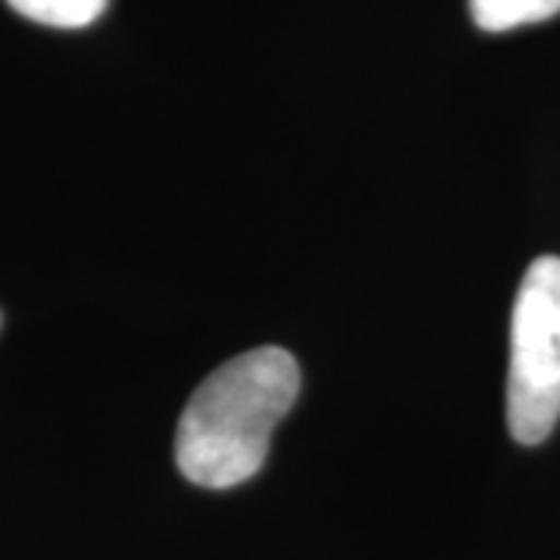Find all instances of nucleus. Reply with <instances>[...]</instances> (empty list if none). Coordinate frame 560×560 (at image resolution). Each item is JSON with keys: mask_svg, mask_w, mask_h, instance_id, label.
I'll return each instance as SVG.
<instances>
[{"mask_svg": "<svg viewBox=\"0 0 560 560\" xmlns=\"http://www.w3.org/2000/svg\"><path fill=\"white\" fill-rule=\"evenodd\" d=\"M300 396V364L278 349H249L212 371L178 420L175 458L202 489H231L256 477L271 436Z\"/></svg>", "mask_w": 560, "mask_h": 560, "instance_id": "1", "label": "nucleus"}, {"mask_svg": "<svg viewBox=\"0 0 560 560\" xmlns=\"http://www.w3.org/2000/svg\"><path fill=\"white\" fill-rule=\"evenodd\" d=\"M560 420V259L541 256L523 275L511 318L508 427L539 445Z\"/></svg>", "mask_w": 560, "mask_h": 560, "instance_id": "2", "label": "nucleus"}, {"mask_svg": "<svg viewBox=\"0 0 560 560\" xmlns=\"http://www.w3.org/2000/svg\"><path fill=\"white\" fill-rule=\"evenodd\" d=\"M20 16L50 28H84L97 22L109 0H7Z\"/></svg>", "mask_w": 560, "mask_h": 560, "instance_id": "4", "label": "nucleus"}, {"mask_svg": "<svg viewBox=\"0 0 560 560\" xmlns=\"http://www.w3.org/2000/svg\"><path fill=\"white\" fill-rule=\"evenodd\" d=\"M474 22L482 32H511L560 13V0H470Z\"/></svg>", "mask_w": 560, "mask_h": 560, "instance_id": "3", "label": "nucleus"}]
</instances>
